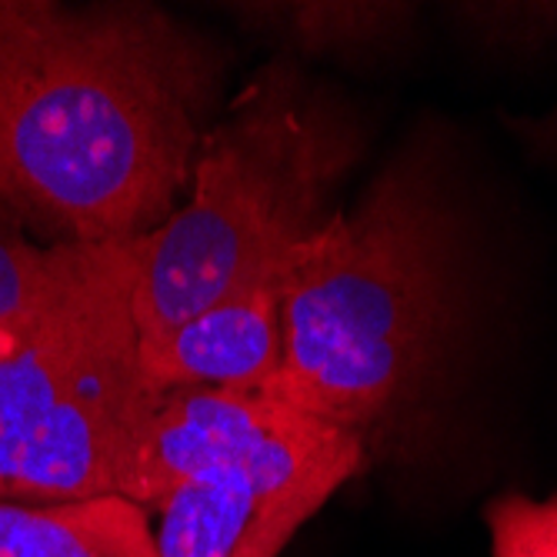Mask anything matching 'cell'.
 <instances>
[{
  "label": "cell",
  "instance_id": "cell-2",
  "mask_svg": "<svg viewBox=\"0 0 557 557\" xmlns=\"http://www.w3.org/2000/svg\"><path fill=\"white\" fill-rule=\"evenodd\" d=\"M350 121L290 61L261 67L197 147L177 211L137 237L140 344L290 268L358 161Z\"/></svg>",
  "mask_w": 557,
  "mask_h": 557
},
{
  "label": "cell",
  "instance_id": "cell-4",
  "mask_svg": "<svg viewBox=\"0 0 557 557\" xmlns=\"http://www.w3.org/2000/svg\"><path fill=\"white\" fill-rule=\"evenodd\" d=\"M368 461L364 437L287 408L214 471L181 484L158 511V557H277Z\"/></svg>",
  "mask_w": 557,
  "mask_h": 557
},
{
  "label": "cell",
  "instance_id": "cell-7",
  "mask_svg": "<svg viewBox=\"0 0 557 557\" xmlns=\"http://www.w3.org/2000/svg\"><path fill=\"white\" fill-rule=\"evenodd\" d=\"M287 271L237 287L164 337L140 344L147 387L268 391L284 358Z\"/></svg>",
  "mask_w": 557,
  "mask_h": 557
},
{
  "label": "cell",
  "instance_id": "cell-1",
  "mask_svg": "<svg viewBox=\"0 0 557 557\" xmlns=\"http://www.w3.org/2000/svg\"><path fill=\"white\" fill-rule=\"evenodd\" d=\"M221 64L147 4L0 0V208L37 244H114L181 205Z\"/></svg>",
  "mask_w": 557,
  "mask_h": 557
},
{
  "label": "cell",
  "instance_id": "cell-10",
  "mask_svg": "<svg viewBox=\"0 0 557 557\" xmlns=\"http://www.w3.org/2000/svg\"><path fill=\"white\" fill-rule=\"evenodd\" d=\"M484 524L491 557H557V494L547 500L500 494L487 504Z\"/></svg>",
  "mask_w": 557,
  "mask_h": 557
},
{
  "label": "cell",
  "instance_id": "cell-8",
  "mask_svg": "<svg viewBox=\"0 0 557 557\" xmlns=\"http://www.w3.org/2000/svg\"><path fill=\"white\" fill-rule=\"evenodd\" d=\"M0 557H158L150 515L121 497L0 504Z\"/></svg>",
  "mask_w": 557,
  "mask_h": 557
},
{
  "label": "cell",
  "instance_id": "cell-12",
  "mask_svg": "<svg viewBox=\"0 0 557 557\" xmlns=\"http://www.w3.org/2000/svg\"><path fill=\"white\" fill-rule=\"evenodd\" d=\"M537 140H557V114H550V121H544V127H537Z\"/></svg>",
  "mask_w": 557,
  "mask_h": 557
},
{
  "label": "cell",
  "instance_id": "cell-3",
  "mask_svg": "<svg viewBox=\"0 0 557 557\" xmlns=\"http://www.w3.org/2000/svg\"><path fill=\"white\" fill-rule=\"evenodd\" d=\"M441 221L414 171H387L290 261L284 358L264 394L368 434L408 404L447 327Z\"/></svg>",
  "mask_w": 557,
  "mask_h": 557
},
{
  "label": "cell",
  "instance_id": "cell-11",
  "mask_svg": "<svg viewBox=\"0 0 557 557\" xmlns=\"http://www.w3.org/2000/svg\"><path fill=\"white\" fill-rule=\"evenodd\" d=\"M61 264V247L37 244L4 208H0V324L47 287Z\"/></svg>",
  "mask_w": 557,
  "mask_h": 557
},
{
  "label": "cell",
  "instance_id": "cell-6",
  "mask_svg": "<svg viewBox=\"0 0 557 557\" xmlns=\"http://www.w3.org/2000/svg\"><path fill=\"white\" fill-rule=\"evenodd\" d=\"M287 404L264 391L227 387H164L150 391L137 437L127 500L158 515L161 504L187 481L237 458L264 437Z\"/></svg>",
  "mask_w": 557,
  "mask_h": 557
},
{
  "label": "cell",
  "instance_id": "cell-9",
  "mask_svg": "<svg viewBox=\"0 0 557 557\" xmlns=\"http://www.w3.org/2000/svg\"><path fill=\"white\" fill-rule=\"evenodd\" d=\"M408 8L397 4H334V0H294V4H240L237 17L290 50L334 54V50L371 47L391 37Z\"/></svg>",
  "mask_w": 557,
  "mask_h": 557
},
{
  "label": "cell",
  "instance_id": "cell-5",
  "mask_svg": "<svg viewBox=\"0 0 557 557\" xmlns=\"http://www.w3.org/2000/svg\"><path fill=\"white\" fill-rule=\"evenodd\" d=\"M137 237L64 244L47 287L0 324V500L27 441L64 400L94 344L134 314Z\"/></svg>",
  "mask_w": 557,
  "mask_h": 557
}]
</instances>
